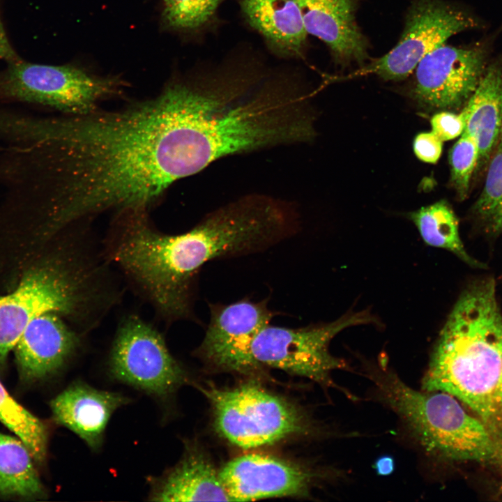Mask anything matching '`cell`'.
Wrapping results in <instances>:
<instances>
[{
    "mask_svg": "<svg viewBox=\"0 0 502 502\" xmlns=\"http://www.w3.org/2000/svg\"><path fill=\"white\" fill-rule=\"evenodd\" d=\"M449 159L452 186L458 197L464 199L479 162L480 149L476 139L464 132L451 149Z\"/></svg>",
    "mask_w": 502,
    "mask_h": 502,
    "instance_id": "obj_24",
    "label": "cell"
},
{
    "mask_svg": "<svg viewBox=\"0 0 502 502\" xmlns=\"http://www.w3.org/2000/svg\"><path fill=\"white\" fill-rule=\"evenodd\" d=\"M307 34L328 47L335 61L362 63L368 58L367 42L355 20L353 0H294Z\"/></svg>",
    "mask_w": 502,
    "mask_h": 502,
    "instance_id": "obj_15",
    "label": "cell"
},
{
    "mask_svg": "<svg viewBox=\"0 0 502 502\" xmlns=\"http://www.w3.org/2000/svg\"><path fill=\"white\" fill-rule=\"evenodd\" d=\"M246 24L259 33L268 50L281 59H303L307 33L294 0H239Z\"/></svg>",
    "mask_w": 502,
    "mask_h": 502,
    "instance_id": "obj_16",
    "label": "cell"
},
{
    "mask_svg": "<svg viewBox=\"0 0 502 502\" xmlns=\"http://www.w3.org/2000/svg\"><path fill=\"white\" fill-rule=\"evenodd\" d=\"M443 149V141L432 131L419 133L413 141V151L418 159L436 163Z\"/></svg>",
    "mask_w": 502,
    "mask_h": 502,
    "instance_id": "obj_26",
    "label": "cell"
},
{
    "mask_svg": "<svg viewBox=\"0 0 502 502\" xmlns=\"http://www.w3.org/2000/svg\"><path fill=\"white\" fill-rule=\"evenodd\" d=\"M502 313L491 278L470 284L452 309L432 353L422 390L469 406L501 440Z\"/></svg>",
    "mask_w": 502,
    "mask_h": 502,
    "instance_id": "obj_3",
    "label": "cell"
},
{
    "mask_svg": "<svg viewBox=\"0 0 502 502\" xmlns=\"http://www.w3.org/2000/svg\"><path fill=\"white\" fill-rule=\"evenodd\" d=\"M109 368L117 381L160 398L169 396L187 380L162 334L133 314L123 318L117 326Z\"/></svg>",
    "mask_w": 502,
    "mask_h": 502,
    "instance_id": "obj_8",
    "label": "cell"
},
{
    "mask_svg": "<svg viewBox=\"0 0 502 502\" xmlns=\"http://www.w3.org/2000/svg\"><path fill=\"white\" fill-rule=\"evenodd\" d=\"M502 151V124L499 138L494 151Z\"/></svg>",
    "mask_w": 502,
    "mask_h": 502,
    "instance_id": "obj_29",
    "label": "cell"
},
{
    "mask_svg": "<svg viewBox=\"0 0 502 502\" xmlns=\"http://www.w3.org/2000/svg\"><path fill=\"white\" fill-rule=\"evenodd\" d=\"M395 459L390 455H383L378 457L374 463V469L379 476L390 475L395 470Z\"/></svg>",
    "mask_w": 502,
    "mask_h": 502,
    "instance_id": "obj_28",
    "label": "cell"
},
{
    "mask_svg": "<svg viewBox=\"0 0 502 502\" xmlns=\"http://www.w3.org/2000/svg\"><path fill=\"white\" fill-rule=\"evenodd\" d=\"M482 190L473 206L475 218L492 235L502 232V151L489 161Z\"/></svg>",
    "mask_w": 502,
    "mask_h": 502,
    "instance_id": "obj_23",
    "label": "cell"
},
{
    "mask_svg": "<svg viewBox=\"0 0 502 502\" xmlns=\"http://www.w3.org/2000/svg\"><path fill=\"white\" fill-rule=\"evenodd\" d=\"M409 218L427 245L450 251L471 266H485L467 253L459 236L457 217L446 201L422 207L411 213Z\"/></svg>",
    "mask_w": 502,
    "mask_h": 502,
    "instance_id": "obj_20",
    "label": "cell"
},
{
    "mask_svg": "<svg viewBox=\"0 0 502 502\" xmlns=\"http://www.w3.org/2000/svg\"><path fill=\"white\" fill-rule=\"evenodd\" d=\"M0 421L26 444L35 461L43 463L47 448L45 425L14 400L1 381Z\"/></svg>",
    "mask_w": 502,
    "mask_h": 502,
    "instance_id": "obj_21",
    "label": "cell"
},
{
    "mask_svg": "<svg viewBox=\"0 0 502 502\" xmlns=\"http://www.w3.org/2000/svg\"><path fill=\"white\" fill-rule=\"evenodd\" d=\"M123 395L75 381L50 402L55 422L73 432L93 450L102 446L114 411L129 403Z\"/></svg>",
    "mask_w": 502,
    "mask_h": 502,
    "instance_id": "obj_14",
    "label": "cell"
},
{
    "mask_svg": "<svg viewBox=\"0 0 502 502\" xmlns=\"http://www.w3.org/2000/svg\"><path fill=\"white\" fill-rule=\"evenodd\" d=\"M23 141L5 153L3 185L41 239L91 225L105 212L149 211L175 181L193 175L173 81L116 110L30 112Z\"/></svg>",
    "mask_w": 502,
    "mask_h": 502,
    "instance_id": "obj_1",
    "label": "cell"
},
{
    "mask_svg": "<svg viewBox=\"0 0 502 502\" xmlns=\"http://www.w3.org/2000/svg\"><path fill=\"white\" fill-rule=\"evenodd\" d=\"M151 501H231L219 471L197 449L188 448L180 462L150 479Z\"/></svg>",
    "mask_w": 502,
    "mask_h": 502,
    "instance_id": "obj_17",
    "label": "cell"
},
{
    "mask_svg": "<svg viewBox=\"0 0 502 502\" xmlns=\"http://www.w3.org/2000/svg\"><path fill=\"white\" fill-rule=\"evenodd\" d=\"M499 400H500L501 407L502 409V375H501L500 386H499Z\"/></svg>",
    "mask_w": 502,
    "mask_h": 502,
    "instance_id": "obj_30",
    "label": "cell"
},
{
    "mask_svg": "<svg viewBox=\"0 0 502 502\" xmlns=\"http://www.w3.org/2000/svg\"><path fill=\"white\" fill-rule=\"evenodd\" d=\"M476 25L466 13L440 0H414L397 45L359 73H373L386 80L404 79L428 53Z\"/></svg>",
    "mask_w": 502,
    "mask_h": 502,
    "instance_id": "obj_9",
    "label": "cell"
},
{
    "mask_svg": "<svg viewBox=\"0 0 502 502\" xmlns=\"http://www.w3.org/2000/svg\"><path fill=\"white\" fill-rule=\"evenodd\" d=\"M227 1L163 0L162 20L167 28L178 31H207L218 24V9Z\"/></svg>",
    "mask_w": 502,
    "mask_h": 502,
    "instance_id": "obj_22",
    "label": "cell"
},
{
    "mask_svg": "<svg viewBox=\"0 0 502 502\" xmlns=\"http://www.w3.org/2000/svg\"><path fill=\"white\" fill-rule=\"evenodd\" d=\"M219 476L231 501H248L306 495L313 476L284 460L253 453L229 462Z\"/></svg>",
    "mask_w": 502,
    "mask_h": 502,
    "instance_id": "obj_12",
    "label": "cell"
},
{
    "mask_svg": "<svg viewBox=\"0 0 502 502\" xmlns=\"http://www.w3.org/2000/svg\"><path fill=\"white\" fill-rule=\"evenodd\" d=\"M213 407L217 430L232 444L252 449L308 430V423L291 404L261 386L199 387Z\"/></svg>",
    "mask_w": 502,
    "mask_h": 502,
    "instance_id": "obj_6",
    "label": "cell"
},
{
    "mask_svg": "<svg viewBox=\"0 0 502 502\" xmlns=\"http://www.w3.org/2000/svg\"><path fill=\"white\" fill-rule=\"evenodd\" d=\"M91 227H75L50 240L0 296V365L28 324L58 314L82 333L95 329L121 301L123 289Z\"/></svg>",
    "mask_w": 502,
    "mask_h": 502,
    "instance_id": "obj_2",
    "label": "cell"
},
{
    "mask_svg": "<svg viewBox=\"0 0 502 502\" xmlns=\"http://www.w3.org/2000/svg\"><path fill=\"white\" fill-rule=\"evenodd\" d=\"M466 111L464 107L459 114L442 111L431 119L430 123L434 132L443 142L454 139L464 132L466 123Z\"/></svg>",
    "mask_w": 502,
    "mask_h": 502,
    "instance_id": "obj_25",
    "label": "cell"
},
{
    "mask_svg": "<svg viewBox=\"0 0 502 502\" xmlns=\"http://www.w3.org/2000/svg\"><path fill=\"white\" fill-rule=\"evenodd\" d=\"M210 321L197 353L207 363L222 370L243 374L261 367L254 360L252 343L269 324L275 312L266 300L244 298L235 303L210 305Z\"/></svg>",
    "mask_w": 502,
    "mask_h": 502,
    "instance_id": "obj_10",
    "label": "cell"
},
{
    "mask_svg": "<svg viewBox=\"0 0 502 502\" xmlns=\"http://www.w3.org/2000/svg\"><path fill=\"white\" fill-rule=\"evenodd\" d=\"M128 86L117 77H100L73 66L8 63L0 70V103L47 107L77 114L99 109L101 100L122 96Z\"/></svg>",
    "mask_w": 502,
    "mask_h": 502,
    "instance_id": "obj_5",
    "label": "cell"
},
{
    "mask_svg": "<svg viewBox=\"0 0 502 502\" xmlns=\"http://www.w3.org/2000/svg\"><path fill=\"white\" fill-rule=\"evenodd\" d=\"M486 50L480 46L445 44L428 53L416 70L415 98L424 106L456 109L464 106L485 70Z\"/></svg>",
    "mask_w": 502,
    "mask_h": 502,
    "instance_id": "obj_11",
    "label": "cell"
},
{
    "mask_svg": "<svg viewBox=\"0 0 502 502\" xmlns=\"http://www.w3.org/2000/svg\"><path fill=\"white\" fill-rule=\"evenodd\" d=\"M467 118L464 132L475 137L480 149L478 165L487 164L494 151L502 124V63L485 70L464 107Z\"/></svg>",
    "mask_w": 502,
    "mask_h": 502,
    "instance_id": "obj_18",
    "label": "cell"
},
{
    "mask_svg": "<svg viewBox=\"0 0 502 502\" xmlns=\"http://www.w3.org/2000/svg\"><path fill=\"white\" fill-rule=\"evenodd\" d=\"M501 495H502V487H501Z\"/></svg>",
    "mask_w": 502,
    "mask_h": 502,
    "instance_id": "obj_31",
    "label": "cell"
},
{
    "mask_svg": "<svg viewBox=\"0 0 502 502\" xmlns=\"http://www.w3.org/2000/svg\"><path fill=\"white\" fill-rule=\"evenodd\" d=\"M33 457L19 438L0 432V496L38 498L44 487Z\"/></svg>",
    "mask_w": 502,
    "mask_h": 502,
    "instance_id": "obj_19",
    "label": "cell"
},
{
    "mask_svg": "<svg viewBox=\"0 0 502 502\" xmlns=\"http://www.w3.org/2000/svg\"><path fill=\"white\" fill-rule=\"evenodd\" d=\"M369 377L381 400L429 452L502 471V440L457 398L441 391L416 390L384 365L374 369Z\"/></svg>",
    "mask_w": 502,
    "mask_h": 502,
    "instance_id": "obj_4",
    "label": "cell"
},
{
    "mask_svg": "<svg viewBox=\"0 0 502 502\" xmlns=\"http://www.w3.org/2000/svg\"><path fill=\"white\" fill-rule=\"evenodd\" d=\"M85 335L58 314L33 319L13 349L22 379L38 381L61 370L79 350Z\"/></svg>",
    "mask_w": 502,
    "mask_h": 502,
    "instance_id": "obj_13",
    "label": "cell"
},
{
    "mask_svg": "<svg viewBox=\"0 0 502 502\" xmlns=\"http://www.w3.org/2000/svg\"><path fill=\"white\" fill-rule=\"evenodd\" d=\"M377 323L367 311L348 312L330 323L301 328L264 326L254 337L251 351L261 366L282 370L307 377L324 385H330V374L347 367L345 362L329 352V343L344 328Z\"/></svg>",
    "mask_w": 502,
    "mask_h": 502,
    "instance_id": "obj_7",
    "label": "cell"
},
{
    "mask_svg": "<svg viewBox=\"0 0 502 502\" xmlns=\"http://www.w3.org/2000/svg\"><path fill=\"white\" fill-rule=\"evenodd\" d=\"M21 59L8 40L0 15V60L12 63Z\"/></svg>",
    "mask_w": 502,
    "mask_h": 502,
    "instance_id": "obj_27",
    "label": "cell"
}]
</instances>
